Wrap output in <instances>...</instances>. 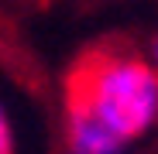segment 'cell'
Listing matches in <instances>:
<instances>
[{
	"label": "cell",
	"instance_id": "cell-5",
	"mask_svg": "<svg viewBox=\"0 0 158 154\" xmlns=\"http://www.w3.org/2000/svg\"><path fill=\"white\" fill-rule=\"evenodd\" d=\"M0 154H4V151H0Z\"/></svg>",
	"mask_w": 158,
	"mask_h": 154
},
{
	"label": "cell",
	"instance_id": "cell-2",
	"mask_svg": "<svg viewBox=\"0 0 158 154\" xmlns=\"http://www.w3.org/2000/svg\"><path fill=\"white\" fill-rule=\"evenodd\" d=\"M65 140H69V154H124V147H127L107 127H100L93 116L79 113V110H69Z\"/></svg>",
	"mask_w": 158,
	"mask_h": 154
},
{
	"label": "cell",
	"instance_id": "cell-3",
	"mask_svg": "<svg viewBox=\"0 0 158 154\" xmlns=\"http://www.w3.org/2000/svg\"><path fill=\"white\" fill-rule=\"evenodd\" d=\"M0 151H4V154H10V123H7L4 106H0Z\"/></svg>",
	"mask_w": 158,
	"mask_h": 154
},
{
	"label": "cell",
	"instance_id": "cell-4",
	"mask_svg": "<svg viewBox=\"0 0 158 154\" xmlns=\"http://www.w3.org/2000/svg\"><path fill=\"white\" fill-rule=\"evenodd\" d=\"M155 62H158V41H155Z\"/></svg>",
	"mask_w": 158,
	"mask_h": 154
},
{
	"label": "cell",
	"instance_id": "cell-1",
	"mask_svg": "<svg viewBox=\"0 0 158 154\" xmlns=\"http://www.w3.org/2000/svg\"><path fill=\"white\" fill-rule=\"evenodd\" d=\"M69 110L93 116L127 144L158 120V69L120 55L89 58L69 82Z\"/></svg>",
	"mask_w": 158,
	"mask_h": 154
}]
</instances>
